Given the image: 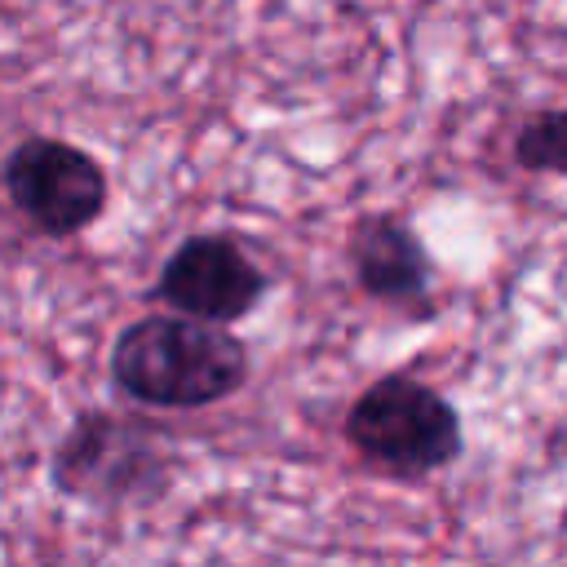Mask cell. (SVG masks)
I'll return each mask as SVG.
<instances>
[{
  "label": "cell",
  "mask_w": 567,
  "mask_h": 567,
  "mask_svg": "<svg viewBox=\"0 0 567 567\" xmlns=\"http://www.w3.org/2000/svg\"><path fill=\"white\" fill-rule=\"evenodd\" d=\"M4 190L13 208L53 239L93 226L106 208L102 164L62 137H22L4 159Z\"/></svg>",
  "instance_id": "cell-4"
},
{
  "label": "cell",
  "mask_w": 567,
  "mask_h": 567,
  "mask_svg": "<svg viewBox=\"0 0 567 567\" xmlns=\"http://www.w3.org/2000/svg\"><path fill=\"white\" fill-rule=\"evenodd\" d=\"M346 439L372 465L421 478L461 456V421L452 403L412 377L372 381L346 412Z\"/></svg>",
  "instance_id": "cell-2"
},
{
  "label": "cell",
  "mask_w": 567,
  "mask_h": 567,
  "mask_svg": "<svg viewBox=\"0 0 567 567\" xmlns=\"http://www.w3.org/2000/svg\"><path fill=\"white\" fill-rule=\"evenodd\" d=\"M168 456L159 434L137 421L84 412L53 452V487L84 501H137L164 487Z\"/></svg>",
  "instance_id": "cell-3"
},
{
  "label": "cell",
  "mask_w": 567,
  "mask_h": 567,
  "mask_svg": "<svg viewBox=\"0 0 567 567\" xmlns=\"http://www.w3.org/2000/svg\"><path fill=\"white\" fill-rule=\"evenodd\" d=\"M350 266L359 288L377 301H416L430 284L421 239L390 213H372L350 226Z\"/></svg>",
  "instance_id": "cell-6"
},
{
  "label": "cell",
  "mask_w": 567,
  "mask_h": 567,
  "mask_svg": "<svg viewBox=\"0 0 567 567\" xmlns=\"http://www.w3.org/2000/svg\"><path fill=\"white\" fill-rule=\"evenodd\" d=\"M514 159L532 173L567 177V111H540L514 133Z\"/></svg>",
  "instance_id": "cell-7"
},
{
  "label": "cell",
  "mask_w": 567,
  "mask_h": 567,
  "mask_svg": "<svg viewBox=\"0 0 567 567\" xmlns=\"http://www.w3.org/2000/svg\"><path fill=\"white\" fill-rule=\"evenodd\" d=\"M155 292L177 315H190L204 323H230L261 301L266 275L248 261L239 244L221 235H195L168 252Z\"/></svg>",
  "instance_id": "cell-5"
},
{
  "label": "cell",
  "mask_w": 567,
  "mask_h": 567,
  "mask_svg": "<svg viewBox=\"0 0 567 567\" xmlns=\"http://www.w3.org/2000/svg\"><path fill=\"white\" fill-rule=\"evenodd\" d=\"M111 381L146 408H208L248 381V350L226 323L146 315L115 337Z\"/></svg>",
  "instance_id": "cell-1"
}]
</instances>
